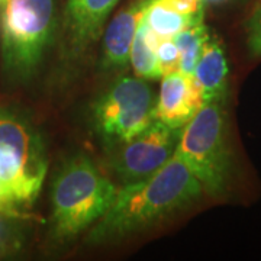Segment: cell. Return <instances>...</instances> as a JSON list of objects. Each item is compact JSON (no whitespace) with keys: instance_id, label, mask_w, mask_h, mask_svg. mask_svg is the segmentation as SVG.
<instances>
[{"instance_id":"cell-4","label":"cell","mask_w":261,"mask_h":261,"mask_svg":"<svg viewBox=\"0 0 261 261\" xmlns=\"http://www.w3.org/2000/svg\"><path fill=\"white\" fill-rule=\"evenodd\" d=\"M226 100L203 103L181 128L176 154L195 174L207 195L224 196L232 178Z\"/></svg>"},{"instance_id":"cell-13","label":"cell","mask_w":261,"mask_h":261,"mask_svg":"<svg viewBox=\"0 0 261 261\" xmlns=\"http://www.w3.org/2000/svg\"><path fill=\"white\" fill-rule=\"evenodd\" d=\"M157 45L159 39L154 37L147 23L141 19L130 47L129 61L137 77L142 80H157L163 77L157 58Z\"/></svg>"},{"instance_id":"cell-7","label":"cell","mask_w":261,"mask_h":261,"mask_svg":"<svg viewBox=\"0 0 261 261\" xmlns=\"http://www.w3.org/2000/svg\"><path fill=\"white\" fill-rule=\"evenodd\" d=\"M180 134L181 128L152 122L132 140L116 145L109 167L123 185L149 177L174 155Z\"/></svg>"},{"instance_id":"cell-16","label":"cell","mask_w":261,"mask_h":261,"mask_svg":"<svg viewBox=\"0 0 261 261\" xmlns=\"http://www.w3.org/2000/svg\"><path fill=\"white\" fill-rule=\"evenodd\" d=\"M247 47L251 56L261 57V0H257L251 16L245 23Z\"/></svg>"},{"instance_id":"cell-3","label":"cell","mask_w":261,"mask_h":261,"mask_svg":"<svg viewBox=\"0 0 261 261\" xmlns=\"http://www.w3.org/2000/svg\"><path fill=\"white\" fill-rule=\"evenodd\" d=\"M48 171L47 151L27 116L0 108V206L15 209L37 200Z\"/></svg>"},{"instance_id":"cell-2","label":"cell","mask_w":261,"mask_h":261,"mask_svg":"<svg viewBox=\"0 0 261 261\" xmlns=\"http://www.w3.org/2000/svg\"><path fill=\"white\" fill-rule=\"evenodd\" d=\"M118 189L83 154L73 155L60 167L51 187V224L58 240H71L93 226Z\"/></svg>"},{"instance_id":"cell-15","label":"cell","mask_w":261,"mask_h":261,"mask_svg":"<svg viewBox=\"0 0 261 261\" xmlns=\"http://www.w3.org/2000/svg\"><path fill=\"white\" fill-rule=\"evenodd\" d=\"M157 58H159V64L163 75L178 71L180 53H178V48L173 38L160 39L159 45H157Z\"/></svg>"},{"instance_id":"cell-8","label":"cell","mask_w":261,"mask_h":261,"mask_svg":"<svg viewBox=\"0 0 261 261\" xmlns=\"http://www.w3.org/2000/svg\"><path fill=\"white\" fill-rule=\"evenodd\" d=\"M121 0H67L64 38L68 54L77 58L102 35L105 23Z\"/></svg>"},{"instance_id":"cell-14","label":"cell","mask_w":261,"mask_h":261,"mask_svg":"<svg viewBox=\"0 0 261 261\" xmlns=\"http://www.w3.org/2000/svg\"><path fill=\"white\" fill-rule=\"evenodd\" d=\"M211 37V31L205 22H199L189 28L183 29L173 38L180 53L178 71L187 75H193L196 64L200 58L206 41Z\"/></svg>"},{"instance_id":"cell-10","label":"cell","mask_w":261,"mask_h":261,"mask_svg":"<svg viewBox=\"0 0 261 261\" xmlns=\"http://www.w3.org/2000/svg\"><path fill=\"white\" fill-rule=\"evenodd\" d=\"M149 0H134L116 13L103 34L100 67L105 71L123 68L129 63V53L142 15Z\"/></svg>"},{"instance_id":"cell-6","label":"cell","mask_w":261,"mask_h":261,"mask_svg":"<svg viewBox=\"0 0 261 261\" xmlns=\"http://www.w3.org/2000/svg\"><path fill=\"white\" fill-rule=\"evenodd\" d=\"M92 119L106 144L128 142L157 121L152 89L140 77H119L96 100Z\"/></svg>"},{"instance_id":"cell-12","label":"cell","mask_w":261,"mask_h":261,"mask_svg":"<svg viewBox=\"0 0 261 261\" xmlns=\"http://www.w3.org/2000/svg\"><path fill=\"white\" fill-rule=\"evenodd\" d=\"M142 20L160 41L166 38H174L183 29L199 22H205V18L186 15L174 8L168 0H149Z\"/></svg>"},{"instance_id":"cell-9","label":"cell","mask_w":261,"mask_h":261,"mask_svg":"<svg viewBox=\"0 0 261 261\" xmlns=\"http://www.w3.org/2000/svg\"><path fill=\"white\" fill-rule=\"evenodd\" d=\"M203 105L200 89L193 75L174 71L163 75L155 118L174 128H183Z\"/></svg>"},{"instance_id":"cell-5","label":"cell","mask_w":261,"mask_h":261,"mask_svg":"<svg viewBox=\"0 0 261 261\" xmlns=\"http://www.w3.org/2000/svg\"><path fill=\"white\" fill-rule=\"evenodd\" d=\"M57 28L56 0H5L2 56L15 79L34 74L51 45Z\"/></svg>"},{"instance_id":"cell-1","label":"cell","mask_w":261,"mask_h":261,"mask_svg":"<svg viewBox=\"0 0 261 261\" xmlns=\"http://www.w3.org/2000/svg\"><path fill=\"white\" fill-rule=\"evenodd\" d=\"M202 192L192 170L174 152L152 176L118 189L112 205L92 226L87 241L99 245L145 231L195 203Z\"/></svg>"},{"instance_id":"cell-17","label":"cell","mask_w":261,"mask_h":261,"mask_svg":"<svg viewBox=\"0 0 261 261\" xmlns=\"http://www.w3.org/2000/svg\"><path fill=\"white\" fill-rule=\"evenodd\" d=\"M206 5H221V3H228V2H231V0H203Z\"/></svg>"},{"instance_id":"cell-11","label":"cell","mask_w":261,"mask_h":261,"mask_svg":"<svg viewBox=\"0 0 261 261\" xmlns=\"http://www.w3.org/2000/svg\"><path fill=\"white\" fill-rule=\"evenodd\" d=\"M229 67L219 38L211 34L195 68L196 83L200 89L203 103L226 100Z\"/></svg>"}]
</instances>
